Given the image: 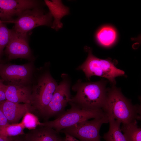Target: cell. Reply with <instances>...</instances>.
I'll return each mask as SVG.
<instances>
[{
	"label": "cell",
	"mask_w": 141,
	"mask_h": 141,
	"mask_svg": "<svg viewBox=\"0 0 141 141\" xmlns=\"http://www.w3.org/2000/svg\"><path fill=\"white\" fill-rule=\"evenodd\" d=\"M6 47V52L10 60L17 58H28L31 56V51L27 36L21 35L14 30Z\"/></svg>",
	"instance_id": "30bf717a"
},
{
	"label": "cell",
	"mask_w": 141,
	"mask_h": 141,
	"mask_svg": "<svg viewBox=\"0 0 141 141\" xmlns=\"http://www.w3.org/2000/svg\"><path fill=\"white\" fill-rule=\"evenodd\" d=\"M38 3L32 0H0V8L6 19L19 15L24 11L37 7Z\"/></svg>",
	"instance_id": "8fae6325"
},
{
	"label": "cell",
	"mask_w": 141,
	"mask_h": 141,
	"mask_svg": "<svg viewBox=\"0 0 141 141\" xmlns=\"http://www.w3.org/2000/svg\"><path fill=\"white\" fill-rule=\"evenodd\" d=\"M58 83L52 76L49 69L42 72L32 91L29 104L30 113L38 118H42Z\"/></svg>",
	"instance_id": "3957f363"
},
{
	"label": "cell",
	"mask_w": 141,
	"mask_h": 141,
	"mask_svg": "<svg viewBox=\"0 0 141 141\" xmlns=\"http://www.w3.org/2000/svg\"><path fill=\"white\" fill-rule=\"evenodd\" d=\"M107 115L85 120L62 130L60 132L67 134L80 141H101L99 131L102 125L108 123Z\"/></svg>",
	"instance_id": "52a82bcc"
},
{
	"label": "cell",
	"mask_w": 141,
	"mask_h": 141,
	"mask_svg": "<svg viewBox=\"0 0 141 141\" xmlns=\"http://www.w3.org/2000/svg\"><path fill=\"white\" fill-rule=\"evenodd\" d=\"M25 128L22 122L19 123L8 124L0 128V135L7 137L21 135L25 134Z\"/></svg>",
	"instance_id": "ac0fdd59"
},
{
	"label": "cell",
	"mask_w": 141,
	"mask_h": 141,
	"mask_svg": "<svg viewBox=\"0 0 141 141\" xmlns=\"http://www.w3.org/2000/svg\"><path fill=\"white\" fill-rule=\"evenodd\" d=\"M108 118L109 130L103 137L105 141H126L121 130V123L112 118Z\"/></svg>",
	"instance_id": "2e32d148"
},
{
	"label": "cell",
	"mask_w": 141,
	"mask_h": 141,
	"mask_svg": "<svg viewBox=\"0 0 141 141\" xmlns=\"http://www.w3.org/2000/svg\"><path fill=\"white\" fill-rule=\"evenodd\" d=\"M31 9L27 10L18 15L14 21V31L27 36L28 32L36 27L51 25L52 15L50 12L45 13L37 7Z\"/></svg>",
	"instance_id": "ba28073f"
},
{
	"label": "cell",
	"mask_w": 141,
	"mask_h": 141,
	"mask_svg": "<svg viewBox=\"0 0 141 141\" xmlns=\"http://www.w3.org/2000/svg\"><path fill=\"white\" fill-rule=\"evenodd\" d=\"M106 81L102 80L94 82H83L78 79L72 87L75 95L68 104L70 106L86 109H102L107 98Z\"/></svg>",
	"instance_id": "6da1fadb"
},
{
	"label": "cell",
	"mask_w": 141,
	"mask_h": 141,
	"mask_svg": "<svg viewBox=\"0 0 141 141\" xmlns=\"http://www.w3.org/2000/svg\"><path fill=\"white\" fill-rule=\"evenodd\" d=\"M0 17L3 19H6L5 17L0 8Z\"/></svg>",
	"instance_id": "484cf974"
},
{
	"label": "cell",
	"mask_w": 141,
	"mask_h": 141,
	"mask_svg": "<svg viewBox=\"0 0 141 141\" xmlns=\"http://www.w3.org/2000/svg\"><path fill=\"white\" fill-rule=\"evenodd\" d=\"M13 141H22L21 136H17Z\"/></svg>",
	"instance_id": "d4e9b609"
},
{
	"label": "cell",
	"mask_w": 141,
	"mask_h": 141,
	"mask_svg": "<svg viewBox=\"0 0 141 141\" xmlns=\"http://www.w3.org/2000/svg\"><path fill=\"white\" fill-rule=\"evenodd\" d=\"M114 85L107 89V98L103 108L108 117L113 118L122 124L141 119V108L134 105Z\"/></svg>",
	"instance_id": "7a4b0ae2"
},
{
	"label": "cell",
	"mask_w": 141,
	"mask_h": 141,
	"mask_svg": "<svg viewBox=\"0 0 141 141\" xmlns=\"http://www.w3.org/2000/svg\"><path fill=\"white\" fill-rule=\"evenodd\" d=\"M96 37L99 44L105 47H108L115 42L117 38V33L115 30L112 27L105 26L98 31Z\"/></svg>",
	"instance_id": "9a60e30c"
},
{
	"label": "cell",
	"mask_w": 141,
	"mask_h": 141,
	"mask_svg": "<svg viewBox=\"0 0 141 141\" xmlns=\"http://www.w3.org/2000/svg\"><path fill=\"white\" fill-rule=\"evenodd\" d=\"M3 22H4L3 21H1V20H0V24L2 23H3Z\"/></svg>",
	"instance_id": "4316f807"
},
{
	"label": "cell",
	"mask_w": 141,
	"mask_h": 141,
	"mask_svg": "<svg viewBox=\"0 0 141 141\" xmlns=\"http://www.w3.org/2000/svg\"><path fill=\"white\" fill-rule=\"evenodd\" d=\"M50 103L45 110L42 118L47 120L54 117H58L65 111L71 99V80L69 75L63 73Z\"/></svg>",
	"instance_id": "8992f818"
},
{
	"label": "cell",
	"mask_w": 141,
	"mask_h": 141,
	"mask_svg": "<svg viewBox=\"0 0 141 141\" xmlns=\"http://www.w3.org/2000/svg\"><path fill=\"white\" fill-rule=\"evenodd\" d=\"M121 129L126 141H141V129L137 120L122 124Z\"/></svg>",
	"instance_id": "e0dca14e"
},
{
	"label": "cell",
	"mask_w": 141,
	"mask_h": 141,
	"mask_svg": "<svg viewBox=\"0 0 141 141\" xmlns=\"http://www.w3.org/2000/svg\"><path fill=\"white\" fill-rule=\"evenodd\" d=\"M59 133L51 127L39 125L21 136L22 141H64Z\"/></svg>",
	"instance_id": "4fadbf2b"
},
{
	"label": "cell",
	"mask_w": 141,
	"mask_h": 141,
	"mask_svg": "<svg viewBox=\"0 0 141 141\" xmlns=\"http://www.w3.org/2000/svg\"><path fill=\"white\" fill-rule=\"evenodd\" d=\"M8 124L7 119L0 109V128Z\"/></svg>",
	"instance_id": "7402d4cb"
},
{
	"label": "cell",
	"mask_w": 141,
	"mask_h": 141,
	"mask_svg": "<svg viewBox=\"0 0 141 141\" xmlns=\"http://www.w3.org/2000/svg\"><path fill=\"white\" fill-rule=\"evenodd\" d=\"M21 122L25 128L29 130L35 128L40 125L41 123L37 116L30 112L25 115Z\"/></svg>",
	"instance_id": "d6986e66"
},
{
	"label": "cell",
	"mask_w": 141,
	"mask_h": 141,
	"mask_svg": "<svg viewBox=\"0 0 141 141\" xmlns=\"http://www.w3.org/2000/svg\"><path fill=\"white\" fill-rule=\"evenodd\" d=\"M29 104L17 103L7 100L0 102V109L9 124L18 123L25 115L30 112Z\"/></svg>",
	"instance_id": "7c38bea8"
},
{
	"label": "cell",
	"mask_w": 141,
	"mask_h": 141,
	"mask_svg": "<svg viewBox=\"0 0 141 141\" xmlns=\"http://www.w3.org/2000/svg\"><path fill=\"white\" fill-rule=\"evenodd\" d=\"M32 90L25 85H8L5 95L7 100L17 103L30 104Z\"/></svg>",
	"instance_id": "5bb4252c"
},
{
	"label": "cell",
	"mask_w": 141,
	"mask_h": 141,
	"mask_svg": "<svg viewBox=\"0 0 141 141\" xmlns=\"http://www.w3.org/2000/svg\"><path fill=\"white\" fill-rule=\"evenodd\" d=\"M3 82L0 77V102L6 100L5 91L7 85L4 84Z\"/></svg>",
	"instance_id": "44dd1931"
},
{
	"label": "cell",
	"mask_w": 141,
	"mask_h": 141,
	"mask_svg": "<svg viewBox=\"0 0 141 141\" xmlns=\"http://www.w3.org/2000/svg\"><path fill=\"white\" fill-rule=\"evenodd\" d=\"M64 141H80L77 139L67 134H64Z\"/></svg>",
	"instance_id": "603a6c76"
},
{
	"label": "cell",
	"mask_w": 141,
	"mask_h": 141,
	"mask_svg": "<svg viewBox=\"0 0 141 141\" xmlns=\"http://www.w3.org/2000/svg\"><path fill=\"white\" fill-rule=\"evenodd\" d=\"M85 49L88 52L87 57L76 69L83 72L87 79L89 80L93 76H97L107 79L115 85L116 77L125 75L124 72L116 68L111 60L102 59L96 57L89 47H85Z\"/></svg>",
	"instance_id": "277c9868"
},
{
	"label": "cell",
	"mask_w": 141,
	"mask_h": 141,
	"mask_svg": "<svg viewBox=\"0 0 141 141\" xmlns=\"http://www.w3.org/2000/svg\"><path fill=\"white\" fill-rule=\"evenodd\" d=\"M16 137H7L0 135V141H13Z\"/></svg>",
	"instance_id": "cb8c5ba5"
},
{
	"label": "cell",
	"mask_w": 141,
	"mask_h": 141,
	"mask_svg": "<svg viewBox=\"0 0 141 141\" xmlns=\"http://www.w3.org/2000/svg\"><path fill=\"white\" fill-rule=\"evenodd\" d=\"M30 63L19 65L0 64V77L8 85H26L32 74Z\"/></svg>",
	"instance_id": "9c48e42d"
},
{
	"label": "cell",
	"mask_w": 141,
	"mask_h": 141,
	"mask_svg": "<svg viewBox=\"0 0 141 141\" xmlns=\"http://www.w3.org/2000/svg\"><path fill=\"white\" fill-rule=\"evenodd\" d=\"M12 32L2 23L0 24V55L8 43Z\"/></svg>",
	"instance_id": "ffe728a7"
},
{
	"label": "cell",
	"mask_w": 141,
	"mask_h": 141,
	"mask_svg": "<svg viewBox=\"0 0 141 141\" xmlns=\"http://www.w3.org/2000/svg\"><path fill=\"white\" fill-rule=\"evenodd\" d=\"M106 115L102 109L89 110L71 106L70 109L55 120L41 122L40 125L51 127L60 133L63 129L82 121Z\"/></svg>",
	"instance_id": "5b68a950"
}]
</instances>
